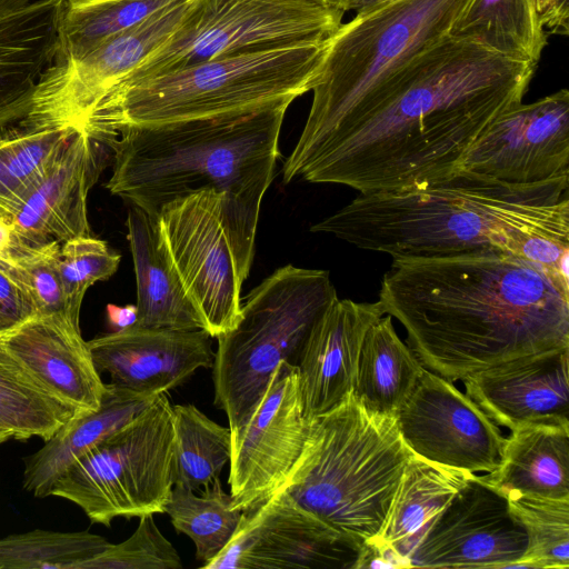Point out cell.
<instances>
[{
    "label": "cell",
    "instance_id": "obj_6",
    "mask_svg": "<svg viewBox=\"0 0 569 569\" xmlns=\"http://www.w3.org/2000/svg\"><path fill=\"white\" fill-rule=\"evenodd\" d=\"M412 452L396 416L349 393L309 420L303 449L278 490L335 530L365 540L379 535Z\"/></svg>",
    "mask_w": 569,
    "mask_h": 569
},
{
    "label": "cell",
    "instance_id": "obj_24",
    "mask_svg": "<svg viewBox=\"0 0 569 569\" xmlns=\"http://www.w3.org/2000/svg\"><path fill=\"white\" fill-rule=\"evenodd\" d=\"M126 224L137 284L138 318L133 326L206 330L203 318L170 260L158 217L130 204Z\"/></svg>",
    "mask_w": 569,
    "mask_h": 569
},
{
    "label": "cell",
    "instance_id": "obj_40",
    "mask_svg": "<svg viewBox=\"0 0 569 569\" xmlns=\"http://www.w3.org/2000/svg\"><path fill=\"white\" fill-rule=\"evenodd\" d=\"M33 316L36 312L28 296L0 264V333Z\"/></svg>",
    "mask_w": 569,
    "mask_h": 569
},
{
    "label": "cell",
    "instance_id": "obj_37",
    "mask_svg": "<svg viewBox=\"0 0 569 569\" xmlns=\"http://www.w3.org/2000/svg\"><path fill=\"white\" fill-rule=\"evenodd\" d=\"M60 248L58 241L24 243L14 239L0 259V264L28 296L36 316L67 317L58 266Z\"/></svg>",
    "mask_w": 569,
    "mask_h": 569
},
{
    "label": "cell",
    "instance_id": "obj_38",
    "mask_svg": "<svg viewBox=\"0 0 569 569\" xmlns=\"http://www.w3.org/2000/svg\"><path fill=\"white\" fill-rule=\"evenodd\" d=\"M121 256L103 240L82 236L61 243L59 273L66 315L76 326L87 290L96 282L109 279L118 269Z\"/></svg>",
    "mask_w": 569,
    "mask_h": 569
},
{
    "label": "cell",
    "instance_id": "obj_35",
    "mask_svg": "<svg viewBox=\"0 0 569 569\" xmlns=\"http://www.w3.org/2000/svg\"><path fill=\"white\" fill-rule=\"evenodd\" d=\"M109 542L87 531L33 530L0 539V569H77Z\"/></svg>",
    "mask_w": 569,
    "mask_h": 569
},
{
    "label": "cell",
    "instance_id": "obj_1",
    "mask_svg": "<svg viewBox=\"0 0 569 569\" xmlns=\"http://www.w3.org/2000/svg\"><path fill=\"white\" fill-rule=\"evenodd\" d=\"M536 67L447 36L330 127L299 139L283 182L302 178L372 193L445 180L491 122L522 102Z\"/></svg>",
    "mask_w": 569,
    "mask_h": 569
},
{
    "label": "cell",
    "instance_id": "obj_26",
    "mask_svg": "<svg viewBox=\"0 0 569 569\" xmlns=\"http://www.w3.org/2000/svg\"><path fill=\"white\" fill-rule=\"evenodd\" d=\"M158 395L106 383L98 409L74 415L37 452L24 459L23 487L36 497L50 496L57 478L96 443L133 420Z\"/></svg>",
    "mask_w": 569,
    "mask_h": 569
},
{
    "label": "cell",
    "instance_id": "obj_42",
    "mask_svg": "<svg viewBox=\"0 0 569 569\" xmlns=\"http://www.w3.org/2000/svg\"><path fill=\"white\" fill-rule=\"evenodd\" d=\"M537 9L547 32L569 33V0H536Z\"/></svg>",
    "mask_w": 569,
    "mask_h": 569
},
{
    "label": "cell",
    "instance_id": "obj_21",
    "mask_svg": "<svg viewBox=\"0 0 569 569\" xmlns=\"http://www.w3.org/2000/svg\"><path fill=\"white\" fill-rule=\"evenodd\" d=\"M0 350L76 415L98 409L106 391L88 341L66 316H33L0 333Z\"/></svg>",
    "mask_w": 569,
    "mask_h": 569
},
{
    "label": "cell",
    "instance_id": "obj_48",
    "mask_svg": "<svg viewBox=\"0 0 569 569\" xmlns=\"http://www.w3.org/2000/svg\"><path fill=\"white\" fill-rule=\"evenodd\" d=\"M2 220H7V218L4 217V214L2 212H0V221Z\"/></svg>",
    "mask_w": 569,
    "mask_h": 569
},
{
    "label": "cell",
    "instance_id": "obj_47",
    "mask_svg": "<svg viewBox=\"0 0 569 569\" xmlns=\"http://www.w3.org/2000/svg\"><path fill=\"white\" fill-rule=\"evenodd\" d=\"M331 7L339 8L345 11V6L348 0H320ZM346 12V11H345Z\"/></svg>",
    "mask_w": 569,
    "mask_h": 569
},
{
    "label": "cell",
    "instance_id": "obj_19",
    "mask_svg": "<svg viewBox=\"0 0 569 569\" xmlns=\"http://www.w3.org/2000/svg\"><path fill=\"white\" fill-rule=\"evenodd\" d=\"M569 347L521 356L462 379L466 395L498 427L569 426Z\"/></svg>",
    "mask_w": 569,
    "mask_h": 569
},
{
    "label": "cell",
    "instance_id": "obj_11",
    "mask_svg": "<svg viewBox=\"0 0 569 569\" xmlns=\"http://www.w3.org/2000/svg\"><path fill=\"white\" fill-rule=\"evenodd\" d=\"M161 239L183 287L212 338L230 330L240 316L246 280L227 231L222 194L202 190L163 206Z\"/></svg>",
    "mask_w": 569,
    "mask_h": 569
},
{
    "label": "cell",
    "instance_id": "obj_7",
    "mask_svg": "<svg viewBox=\"0 0 569 569\" xmlns=\"http://www.w3.org/2000/svg\"><path fill=\"white\" fill-rule=\"evenodd\" d=\"M338 298L327 270L287 264L253 288L233 328L216 337L214 403L231 436L249 419L274 369L297 366L317 321Z\"/></svg>",
    "mask_w": 569,
    "mask_h": 569
},
{
    "label": "cell",
    "instance_id": "obj_30",
    "mask_svg": "<svg viewBox=\"0 0 569 569\" xmlns=\"http://www.w3.org/2000/svg\"><path fill=\"white\" fill-rule=\"evenodd\" d=\"M74 128L41 122L29 114L0 128V212L7 220Z\"/></svg>",
    "mask_w": 569,
    "mask_h": 569
},
{
    "label": "cell",
    "instance_id": "obj_10",
    "mask_svg": "<svg viewBox=\"0 0 569 569\" xmlns=\"http://www.w3.org/2000/svg\"><path fill=\"white\" fill-rule=\"evenodd\" d=\"M343 14L320 0H190L169 39L117 83L224 56L325 42L338 30Z\"/></svg>",
    "mask_w": 569,
    "mask_h": 569
},
{
    "label": "cell",
    "instance_id": "obj_25",
    "mask_svg": "<svg viewBox=\"0 0 569 569\" xmlns=\"http://www.w3.org/2000/svg\"><path fill=\"white\" fill-rule=\"evenodd\" d=\"M479 477L508 500L569 498V426L532 423L512 430L499 466Z\"/></svg>",
    "mask_w": 569,
    "mask_h": 569
},
{
    "label": "cell",
    "instance_id": "obj_17",
    "mask_svg": "<svg viewBox=\"0 0 569 569\" xmlns=\"http://www.w3.org/2000/svg\"><path fill=\"white\" fill-rule=\"evenodd\" d=\"M528 537L508 499L473 475L409 557L411 568H515Z\"/></svg>",
    "mask_w": 569,
    "mask_h": 569
},
{
    "label": "cell",
    "instance_id": "obj_13",
    "mask_svg": "<svg viewBox=\"0 0 569 569\" xmlns=\"http://www.w3.org/2000/svg\"><path fill=\"white\" fill-rule=\"evenodd\" d=\"M361 539L343 535L282 491L242 512L224 549L203 569H355Z\"/></svg>",
    "mask_w": 569,
    "mask_h": 569
},
{
    "label": "cell",
    "instance_id": "obj_8",
    "mask_svg": "<svg viewBox=\"0 0 569 569\" xmlns=\"http://www.w3.org/2000/svg\"><path fill=\"white\" fill-rule=\"evenodd\" d=\"M468 0H387L356 12L327 42L299 139L323 131L417 54L450 36Z\"/></svg>",
    "mask_w": 569,
    "mask_h": 569
},
{
    "label": "cell",
    "instance_id": "obj_32",
    "mask_svg": "<svg viewBox=\"0 0 569 569\" xmlns=\"http://www.w3.org/2000/svg\"><path fill=\"white\" fill-rule=\"evenodd\" d=\"M173 486L192 491L207 488L219 478L232 452L231 430L222 427L193 405L172 406Z\"/></svg>",
    "mask_w": 569,
    "mask_h": 569
},
{
    "label": "cell",
    "instance_id": "obj_27",
    "mask_svg": "<svg viewBox=\"0 0 569 569\" xmlns=\"http://www.w3.org/2000/svg\"><path fill=\"white\" fill-rule=\"evenodd\" d=\"M473 475L412 453L378 536L409 560L436 518Z\"/></svg>",
    "mask_w": 569,
    "mask_h": 569
},
{
    "label": "cell",
    "instance_id": "obj_4",
    "mask_svg": "<svg viewBox=\"0 0 569 569\" xmlns=\"http://www.w3.org/2000/svg\"><path fill=\"white\" fill-rule=\"evenodd\" d=\"M293 100L217 117L127 127L103 141L113 153L106 188L158 217L163 206L202 190L222 194V214L247 279L262 198L280 157Z\"/></svg>",
    "mask_w": 569,
    "mask_h": 569
},
{
    "label": "cell",
    "instance_id": "obj_20",
    "mask_svg": "<svg viewBox=\"0 0 569 569\" xmlns=\"http://www.w3.org/2000/svg\"><path fill=\"white\" fill-rule=\"evenodd\" d=\"M212 337L203 329L178 330L131 326L88 341L99 373L146 395L181 385L197 369L213 365Z\"/></svg>",
    "mask_w": 569,
    "mask_h": 569
},
{
    "label": "cell",
    "instance_id": "obj_22",
    "mask_svg": "<svg viewBox=\"0 0 569 569\" xmlns=\"http://www.w3.org/2000/svg\"><path fill=\"white\" fill-rule=\"evenodd\" d=\"M383 315L378 300L357 302L337 298L317 321L297 365L308 421L353 392L365 337Z\"/></svg>",
    "mask_w": 569,
    "mask_h": 569
},
{
    "label": "cell",
    "instance_id": "obj_16",
    "mask_svg": "<svg viewBox=\"0 0 569 569\" xmlns=\"http://www.w3.org/2000/svg\"><path fill=\"white\" fill-rule=\"evenodd\" d=\"M190 0L161 9L109 38L80 60L53 59L43 71L30 114L47 123L79 127L94 103L166 42Z\"/></svg>",
    "mask_w": 569,
    "mask_h": 569
},
{
    "label": "cell",
    "instance_id": "obj_34",
    "mask_svg": "<svg viewBox=\"0 0 569 569\" xmlns=\"http://www.w3.org/2000/svg\"><path fill=\"white\" fill-rule=\"evenodd\" d=\"M194 491L173 486L164 512L178 532L196 546V558L202 565L216 558L236 532L242 511L234 508L230 493L223 491L219 478L211 486Z\"/></svg>",
    "mask_w": 569,
    "mask_h": 569
},
{
    "label": "cell",
    "instance_id": "obj_33",
    "mask_svg": "<svg viewBox=\"0 0 569 569\" xmlns=\"http://www.w3.org/2000/svg\"><path fill=\"white\" fill-rule=\"evenodd\" d=\"M74 415L0 350V445L32 437L47 441Z\"/></svg>",
    "mask_w": 569,
    "mask_h": 569
},
{
    "label": "cell",
    "instance_id": "obj_46",
    "mask_svg": "<svg viewBox=\"0 0 569 569\" xmlns=\"http://www.w3.org/2000/svg\"><path fill=\"white\" fill-rule=\"evenodd\" d=\"M385 1H387V0H348L345 6V11L359 12V11L369 9L371 7H375Z\"/></svg>",
    "mask_w": 569,
    "mask_h": 569
},
{
    "label": "cell",
    "instance_id": "obj_29",
    "mask_svg": "<svg viewBox=\"0 0 569 569\" xmlns=\"http://www.w3.org/2000/svg\"><path fill=\"white\" fill-rule=\"evenodd\" d=\"M450 36L473 40L506 58L538 63L547 46L536 0H468Z\"/></svg>",
    "mask_w": 569,
    "mask_h": 569
},
{
    "label": "cell",
    "instance_id": "obj_43",
    "mask_svg": "<svg viewBox=\"0 0 569 569\" xmlns=\"http://www.w3.org/2000/svg\"><path fill=\"white\" fill-rule=\"evenodd\" d=\"M107 318L110 326L114 329V331L129 328L137 322V306H117L113 303H109L107 305Z\"/></svg>",
    "mask_w": 569,
    "mask_h": 569
},
{
    "label": "cell",
    "instance_id": "obj_28",
    "mask_svg": "<svg viewBox=\"0 0 569 569\" xmlns=\"http://www.w3.org/2000/svg\"><path fill=\"white\" fill-rule=\"evenodd\" d=\"M423 368L397 335L391 317L383 315L365 337L353 395L369 410L396 416Z\"/></svg>",
    "mask_w": 569,
    "mask_h": 569
},
{
    "label": "cell",
    "instance_id": "obj_15",
    "mask_svg": "<svg viewBox=\"0 0 569 569\" xmlns=\"http://www.w3.org/2000/svg\"><path fill=\"white\" fill-rule=\"evenodd\" d=\"M408 449L422 459L472 473L500 463L506 437L453 383L423 368L396 415Z\"/></svg>",
    "mask_w": 569,
    "mask_h": 569
},
{
    "label": "cell",
    "instance_id": "obj_14",
    "mask_svg": "<svg viewBox=\"0 0 569 569\" xmlns=\"http://www.w3.org/2000/svg\"><path fill=\"white\" fill-rule=\"evenodd\" d=\"M458 171L511 184L569 179V91L502 112L473 142Z\"/></svg>",
    "mask_w": 569,
    "mask_h": 569
},
{
    "label": "cell",
    "instance_id": "obj_9",
    "mask_svg": "<svg viewBox=\"0 0 569 569\" xmlns=\"http://www.w3.org/2000/svg\"><path fill=\"white\" fill-rule=\"evenodd\" d=\"M173 412L166 392L69 466L50 496L80 507L93 523L163 513L173 488Z\"/></svg>",
    "mask_w": 569,
    "mask_h": 569
},
{
    "label": "cell",
    "instance_id": "obj_31",
    "mask_svg": "<svg viewBox=\"0 0 569 569\" xmlns=\"http://www.w3.org/2000/svg\"><path fill=\"white\" fill-rule=\"evenodd\" d=\"M182 0H64L56 59L80 60L109 38Z\"/></svg>",
    "mask_w": 569,
    "mask_h": 569
},
{
    "label": "cell",
    "instance_id": "obj_2",
    "mask_svg": "<svg viewBox=\"0 0 569 569\" xmlns=\"http://www.w3.org/2000/svg\"><path fill=\"white\" fill-rule=\"evenodd\" d=\"M378 301L420 363L452 382L569 347V287L510 252L392 258Z\"/></svg>",
    "mask_w": 569,
    "mask_h": 569
},
{
    "label": "cell",
    "instance_id": "obj_12",
    "mask_svg": "<svg viewBox=\"0 0 569 569\" xmlns=\"http://www.w3.org/2000/svg\"><path fill=\"white\" fill-rule=\"evenodd\" d=\"M308 428L298 367L282 361L247 422L231 436L229 486L234 508L254 509L283 486Z\"/></svg>",
    "mask_w": 569,
    "mask_h": 569
},
{
    "label": "cell",
    "instance_id": "obj_39",
    "mask_svg": "<svg viewBox=\"0 0 569 569\" xmlns=\"http://www.w3.org/2000/svg\"><path fill=\"white\" fill-rule=\"evenodd\" d=\"M130 538L112 545L94 557L79 563L77 569H181L174 547L156 526L153 513L139 518Z\"/></svg>",
    "mask_w": 569,
    "mask_h": 569
},
{
    "label": "cell",
    "instance_id": "obj_45",
    "mask_svg": "<svg viewBox=\"0 0 569 569\" xmlns=\"http://www.w3.org/2000/svg\"><path fill=\"white\" fill-rule=\"evenodd\" d=\"M37 0H0V19L18 12Z\"/></svg>",
    "mask_w": 569,
    "mask_h": 569
},
{
    "label": "cell",
    "instance_id": "obj_44",
    "mask_svg": "<svg viewBox=\"0 0 569 569\" xmlns=\"http://www.w3.org/2000/svg\"><path fill=\"white\" fill-rule=\"evenodd\" d=\"M14 240L12 226L8 220L0 221V259L10 249Z\"/></svg>",
    "mask_w": 569,
    "mask_h": 569
},
{
    "label": "cell",
    "instance_id": "obj_3",
    "mask_svg": "<svg viewBox=\"0 0 569 569\" xmlns=\"http://www.w3.org/2000/svg\"><path fill=\"white\" fill-rule=\"evenodd\" d=\"M568 188L569 179L511 184L458 171L422 188L359 193L310 230L392 258L500 250L569 286Z\"/></svg>",
    "mask_w": 569,
    "mask_h": 569
},
{
    "label": "cell",
    "instance_id": "obj_18",
    "mask_svg": "<svg viewBox=\"0 0 569 569\" xmlns=\"http://www.w3.org/2000/svg\"><path fill=\"white\" fill-rule=\"evenodd\" d=\"M110 148L74 128L8 218L17 241L44 243L91 236L87 200Z\"/></svg>",
    "mask_w": 569,
    "mask_h": 569
},
{
    "label": "cell",
    "instance_id": "obj_5",
    "mask_svg": "<svg viewBox=\"0 0 569 569\" xmlns=\"http://www.w3.org/2000/svg\"><path fill=\"white\" fill-rule=\"evenodd\" d=\"M328 40L219 57L117 83L87 112L79 128L106 141L127 127L217 117L295 100L316 84Z\"/></svg>",
    "mask_w": 569,
    "mask_h": 569
},
{
    "label": "cell",
    "instance_id": "obj_41",
    "mask_svg": "<svg viewBox=\"0 0 569 569\" xmlns=\"http://www.w3.org/2000/svg\"><path fill=\"white\" fill-rule=\"evenodd\" d=\"M411 568L410 561L379 536L362 541L355 569Z\"/></svg>",
    "mask_w": 569,
    "mask_h": 569
},
{
    "label": "cell",
    "instance_id": "obj_23",
    "mask_svg": "<svg viewBox=\"0 0 569 569\" xmlns=\"http://www.w3.org/2000/svg\"><path fill=\"white\" fill-rule=\"evenodd\" d=\"M64 0H37L0 19V128L27 117L58 50Z\"/></svg>",
    "mask_w": 569,
    "mask_h": 569
},
{
    "label": "cell",
    "instance_id": "obj_36",
    "mask_svg": "<svg viewBox=\"0 0 569 569\" xmlns=\"http://www.w3.org/2000/svg\"><path fill=\"white\" fill-rule=\"evenodd\" d=\"M511 513L522 523L528 547L515 568H569V498L508 500Z\"/></svg>",
    "mask_w": 569,
    "mask_h": 569
}]
</instances>
